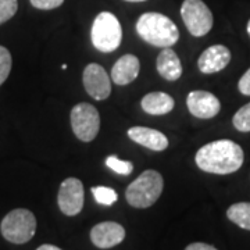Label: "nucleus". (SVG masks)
Instances as JSON below:
<instances>
[{
  "instance_id": "obj_1",
  "label": "nucleus",
  "mask_w": 250,
  "mask_h": 250,
  "mask_svg": "<svg viewBox=\"0 0 250 250\" xmlns=\"http://www.w3.org/2000/svg\"><path fill=\"white\" fill-rule=\"evenodd\" d=\"M243 160V149L231 139H218L207 143L195 156L199 170L217 175L236 172L242 167Z\"/></svg>"
},
{
  "instance_id": "obj_2",
  "label": "nucleus",
  "mask_w": 250,
  "mask_h": 250,
  "mask_svg": "<svg viewBox=\"0 0 250 250\" xmlns=\"http://www.w3.org/2000/svg\"><path fill=\"white\" fill-rule=\"evenodd\" d=\"M136 32L146 43L171 47L179 41L178 27L161 13H145L136 21Z\"/></svg>"
},
{
  "instance_id": "obj_3",
  "label": "nucleus",
  "mask_w": 250,
  "mask_h": 250,
  "mask_svg": "<svg viewBox=\"0 0 250 250\" xmlns=\"http://www.w3.org/2000/svg\"><path fill=\"white\" fill-rule=\"evenodd\" d=\"M164 179L156 170H146L129 184L125 190L128 205L135 208H147L153 206L163 193Z\"/></svg>"
},
{
  "instance_id": "obj_4",
  "label": "nucleus",
  "mask_w": 250,
  "mask_h": 250,
  "mask_svg": "<svg viewBox=\"0 0 250 250\" xmlns=\"http://www.w3.org/2000/svg\"><path fill=\"white\" fill-rule=\"evenodd\" d=\"M90 41L102 53L116 52L123 42V28L118 18L110 11L99 13L92 24Z\"/></svg>"
},
{
  "instance_id": "obj_5",
  "label": "nucleus",
  "mask_w": 250,
  "mask_h": 250,
  "mask_svg": "<svg viewBox=\"0 0 250 250\" xmlns=\"http://www.w3.org/2000/svg\"><path fill=\"white\" fill-rule=\"evenodd\" d=\"M0 231L6 241L22 245L29 242L36 232V218L27 208H16L1 220Z\"/></svg>"
},
{
  "instance_id": "obj_6",
  "label": "nucleus",
  "mask_w": 250,
  "mask_h": 250,
  "mask_svg": "<svg viewBox=\"0 0 250 250\" xmlns=\"http://www.w3.org/2000/svg\"><path fill=\"white\" fill-rule=\"evenodd\" d=\"M181 17L190 35L196 38L207 35L213 28V13L203 0H184Z\"/></svg>"
},
{
  "instance_id": "obj_7",
  "label": "nucleus",
  "mask_w": 250,
  "mask_h": 250,
  "mask_svg": "<svg viewBox=\"0 0 250 250\" xmlns=\"http://www.w3.org/2000/svg\"><path fill=\"white\" fill-rule=\"evenodd\" d=\"M71 128L82 142H92L100 131V114L89 103H78L71 110Z\"/></svg>"
},
{
  "instance_id": "obj_8",
  "label": "nucleus",
  "mask_w": 250,
  "mask_h": 250,
  "mask_svg": "<svg viewBox=\"0 0 250 250\" xmlns=\"http://www.w3.org/2000/svg\"><path fill=\"white\" fill-rule=\"evenodd\" d=\"M83 202H85L83 184L78 178L64 179L57 195V203L62 214L68 217L80 214L83 208Z\"/></svg>"
},
{
  "instance_id": "obj_9",
  "label": "nucleus",
  "mask_w": 250,
  "mask_h": 250,
  "mask_svg": "<svg viewBox=\"0 0 250 250\" xmlns=\"http://www.w3.org/2000/svg\"><path fill=\"white\" fill-rule=\"evenodd\" d=\"M83 88L95 100H106L111 93V81L107 71L96 62H90L82 74Z\"/></svg>"
},
{
  "instance_id": "obj_10",
  "label": "nucleus",
  "mask_w": 250,
  "mask_h": 250,
  "mask_svg": "<svg viewBox=\"0 0 250 250\" xmlns=\"http://www.w3.org/2000/svg\"><path fill=\"white\" fill-rule=\"evenodd\" d=\"M187 106L189 113L200 120L214 118L221 110L218 98L207 90H192L188 95Z\"/></svg>"
},
{
  "instance_id": "obj_11",
  "label": "nucleus",
  "mask_w": 250,
  "mask_h": 250,
  "mask_svg": "<svg viewBox=\"0 0 250 250\" xmlns=\"http://www.w3.org/2000/svg\"><path fill=\"white\" fill-rule=\"evenodd\" d=\"M125 239V229L123 225L114 221H104L96 224L90 229V241L99 249H110L120 245Z\"/></svg>"
},
{
  "instance_id": "obj_12",
  "label": "nucleus",
  "mask_w": 250,
  "mask_h": 250,
  "mask_svg": "<svg viewBox=\"0 0 250 250\" xmlns=\"http://www.w3.org/2000/svg\"><path fill=\"white\" fill-rule=\"evenodd\" d=\"M231 52L227 46L213 45L200 54L197 67L203 74H214L224 70L231 62Z\"/></svg>"
},
{
  "instance_id": "obj_13",
  "label": "nucleus",
  "mask_w": 250,
  "mask_h": 250,
  "mask_svg": "<svg viewBox=\"0 0 250 250\" xmlns=\"http://www.w3.org/2000/svg\"><path fill=\"white\" fill-rule=\"evenodd\" d=\"M128 136L131 141L141 145L146 149H150L154 152H163L168 147L167 136L153 128L147 126H132L128 129Z\"/></svg>"
},
{
  "instance_id": "obj_14",
  "label": "nucleus",
  "mask_w": 250,
  "mask_h": 250,
  "mask_svg": "<svg viewBox=\"0 0 250 250\" xmlns=\"http://www.w3.org/2000/svg\"><path fill=\"white\" fill-rule=\"evenodd\" d=\"M141 71V62L135 54H124L111 68V80L114 83L124 86L134 82Z\"/></svg>"
},
{
  "instance_id": "obj_15",
  "label": "nucleus",
  "mask_w": 250,
  "mask_h": 250,
  "mask_svg": "<svg viewBox=\"0 0 250 250\" xmlns=\"http://www.w3.org/2000/svg\"><path fill=\"white\" fill-rule=\"evenodd\" d=\"M157 71L166 81H178L182 75V64L179 60L178 54L175 53L171 47H164L157 56L156 62Z\"/></svg>"
},
{
  "instance_id": "obj_16",
  "label": "nucleus",
  "mask_w": 250,
  "mask_h": 250,
  "mask_svg": "<svg viewBox=\"0 0 250 250\" xmlns=\"http://www.w3.org/2000/svg\"><path fill=\"white\" fill-rule=\"evenodd\" d=\"M174 99L166 92H150L143 96L141 106L143 111L150 116H164L172 111L174 108Z\"/></svg>"
},
{
  "instance_id": "obj_17",
  "label": "nucleus",
  "mask_w": 250,
  "mask_h": 250,
  "mask_svg": "<svg viewBox=\"0 0 250 250\" xmlns=\"http://www.w3.org/2000/svg\"><path fill=\"white\" fill-rule=\"evenodd\" d=\"M227 217L238 227L250 231V203L241 202L229 206V208L227 210Z\"/></svg>"
},
{
  "instance_id": "obj_18",
  "label": "nucleus",
  "mask_w": 250,
  "mask_h": 250,
  "mask_svg": "<svg viewBox=\"0 0 250 250\" xmlns=\"http://www.w3.org/2000/svg\"><path fill=\"white\" fill-rule=\"evenodd\" d=\"M90 190H92L93 197H95V200L98 202L99 205L111 206L114 205L117 199H118V195H117V192L113 188L93 187Z\"/></svg>"
},
{
  "instance_id": "obj_19",
  "label": "nucleus",
  "mask_w": 250,
  "mask_h": 250,
  "mask_svg": "<svg viewBox=\"0 0 250 250\" xmlns=\"http://www.w3.org/2000/svg\"><path fill=\"white\" fill-rule=\"evenodd\" d=\"M232 124L239 132H250V102L235 113Z\"/></svg>"
},
{
  "instance_id": "obj_20",
  "label": "nucleus",
  "mask_w": 250,
  "mask_h": 250,
  "mask_svg": "<svg viewBox=\"0 0 250 250\" xmlns=\"http://www.w3.org/2000/svg\"><path fill=\"white\" fill-rule=\"evenodd\" d=\"M106 166L110 170H113L120 175H129L134 171V164L132 161H126L118 159L117 156H108L106 159Z\"/></svg>"
},
{
  "instance_id": "obj_21",
  "label": "nucleus",
  "mask_w": 250,
  "mask_h": 250,
  "mask_svg": "<svg viewBox=\"0 0 250 250\" xmlns=\"http://www.w3.org/2000/svg\"><path fill=\"white\" fill-rule=\"evenodd\" d=\"M11 65H13L11 54L7 50V47L0 45V86L4 83V81H7V78H9Z\"/></svg>"
},
{
  "instance_id": "obj_22",
  "label": "nucleus",
  "mask_w": 250,
  "mask_h": 250,
  "mask_svg": "<svg viewBox=\"0 0 250 250\" xmlns=\"http://www.w3.org/2000/svg\"><path fill=\"white\" fill-rule=\"evenodd\" d=\"M18 0H0V25L16 16Z\"/></svg>"
},
{
  "instance_id": "obj_23",
  "label": "nucleus",
  "mask_w": 250,
  "mask_h": 250,
  "mask_svg": "<svg viewBox=\"0 0 250 250\" xmlns=\"http://www.w3.org/2000/svg\"><path fill=\"white\" fill-rule=\"evenodd\" d=\"M31 4L38 10H53L60 7L64 0H29Z\"/></svg>"
},
{
  "instance_id": "obj_24",
  "label": "nucleus",
  "mask_w": 250,
  "mask_h": 250,
  "mask_svg": "<svg viewBox=\"0 0 250 250\" xmlns=\"http://www.w3.org/2000/svg\"><path fill=\"white\" fill-rule=\"evenodd\" d=\"M238 89L242 95L250 96V68L241 77V80L238 82Z\"/></svg>"
},
{
  "instance_id": "obj_25",
  "label": "nucleus",
  "mask_w": 250,
  "mask_h": 250,
  "mask_svg": "<svg viewBox=\"0 0 250 250\" xmlns=\"http://www.w3.org/2000/svg\"><path fill=\"white\" fill-rule=\"evenodd\" d=\"M185 250H217L214 246L207 245V243H202V242H196V243H190L188 245Z\"/></svg>"
},
{
  "instance_id": "obj_26",
  "label": "nucleus",
  "mask_w": 250,
  "mask_h": 250,
  "mask_svg": "<svg viewBox=\"0 0 250 250\" xmlns=\"http://www.w3.org/2000/svg\"><path fill=\"white\" fill-rule=\"evenodd\" d=\"M36 250H62L60 248H57V246H54V245H42V246H39Z\"/></svg>"
},
{
  "instance_id": "obj_27",
  "label": "nucleus",
  "mask_w": 250,
  "mask_h": 250,
  "mask_svg": "<svg viewBox=\"0 0 250 250\" xmlns=\"http://www.w3.org/2000/svg\"><path fill=\"white\" fill-rule=\"evenodd\" d=\"M125 1H131V3H139V1H146V0H125Z\"/></svg>"
},
{
  "instance_id": "obj_28",
  "label": "nucleus",
  "mask_w": 250,
  "mask_h": 250,
  "mask_svg": "<svg viewBox=\"0 0 250 250\" xmlns=\"http://www.w3.org/2000/svg\"><path fill=\"white\" fill-rule=\"evenodd\" d=\"M246 29H248V34H249L250 36V20H249V22H248V27H246Z\"/></svg>"
},
{
  "instance_id": "obj_29",
  "label": "nucleus",
  "mask_w": 250,
  "mask_h": 250,
  "mask_svg": "<svg viewBox=\"0 0 250 250\" xmlns=\"http://www.w3.org/2000/svg\"><path fill=\"white\" fill-rule=\"evenodd\" d=\"M67 67H68V65H67V64H62V70H67Z\"/></svg>"
}]
</instances>
